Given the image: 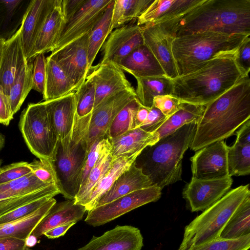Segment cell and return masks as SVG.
<instances>
[{
  "mask_svg": "<svg viewBox=\"0 0 250 250\" xmlns=\"http://www.w3.org/2000/svg\"><path fill=\"white\" fill-rule=\"evenodd\" d=\"M160 24L174 38L204 32L250 35V0H202Z\"/></svg>",
  "mask_w": 250,
  "mask_h": 250,
  "instance_id": "cell-1",
  "label": "cell"
},
{
  "mask_svg": "<svg viewBox=\"0 0 250 250\" xmlns=\"http://www.w3.org/2000/svg\"><path fill=\"white\" fill-rule=\"evenodd\" d=\"M249 119L250 79L248 75L205 105L189 147L196 151L224 140Z\"/></svg>",
  "mask_w": 250,
  "mask_h": 250,
  "instance_id": "cell-2",
  "label": "cell"
},
{
  "mask_svg": "<svg viewBox=\"0 0 250 250\" xmlns=\"http://www.w3.org/2000/svg\"><path fill=\"white\" fill-rule=\"evenodd\" d=\"M235 56L216 57L192 71L171 79V95L181 103L206 105L248 76L238 65Z\"/></svg>",
  "mask_w": 250,
  "mask_h": 250,
  "instance_id": "cell-3",
  "label": "cell"
},
{
  "mask_svg": "<svg viewBox=\"0 0 250 250\" xmlns=\"http://www.w3.org/2000/svg\"><path fill=\"white\" fill-rule=\"evenodd\" d=\"M196 122L186 124L175 132L146 147L134 164L152 184L162 189L182 180V160L193 140Z\"/></svg>",
  "mask_w": 250,
  "mask_h": 250,
  "instance_id": "cell-4",
  "label": "cell"
},
{
  "mask_svg": "<svg viewBox=\"0 0 250 250\" xmlns=\"http://www.w3.org/2000/svg\"><path fill=\"white\" fill-rule=\"evenodd\" d=\"M91 113L83 117L76 114L71 131L62 139H58L50 162L56 186L66 200H75L81 187L88 152V132Z\"/></svg>",
  "mask_w": 250,
  "mask_h": 250,
  "instance_id": "cell-5",
  "label": "cell"
},
{
  "mask_svg": "<svg viewBox=\"0 0 250 250\" xmlns=\"http://www.w3.org/2000/svg\"><path fill=\"white\" fill-rule=\"evenodd\" d=\"M250 35L204 32L174 38L172 52L178 76L192 71L209 60L235 57L240 46Z\"/></svg>",
  "mask_w": 250,
  "mask_h": 250,
  "instance_id": "cell-6",
  "label": "cell"
},
{
  "mask_svg": "<svg viewBox=\"0 0 250 250\" xmlns=\"http://www.w3.org/2000/svg\"><path fill=\"white\" fill-rule=\"evenodd\" d=\"M249 185L229 190L186 226L178 250H188L219 238L230 217L250 195Z\"/></svg>",
  "mask_w": 250,
  "mask_h": 250,
  "instance_id": "cell-7",
  "label": "cell"
},
{
  "mask_svg": "<svg viewBox=\"0 0 250 250\" xmlns=\"http://www.w3.org/2000/svg\"><path fill=\"white\" fill-rule=\"evenodd\" d=\"M19 127L30 151L39 159L51 162L58 138L49 120L44 102L27 105L21 114Z\"/></svg>",
  "mask_w": 250,
  "mask_h": 250,
  "instance_id": "cell-8",
  "label": "cell"
},
{
  "mask_svg": "<svg viewBox=\"0 0 250 250\" xmlns=\"http://www.w3.org/2000/svg\"><path fill=\"white\" fill-rule=\"evenodd\" d=\"M60 193L55 185H47L32 172L0 185V216L19 207L44 198H53Z\"/></svg>",
  "mask_w": 250,
  "mask_h": 250,
  "instance_id": "cell-9",
  "label": "cell"
},
{
  "mask_svg": "<svg viewBox=\"0 0 250 250\" xmlns=\"http://www.w3.org/2000/svg\"><path fill=\"white\" fill-rule=\"evenodd\" d=\"M162 189L156 186L141 189L88 211L85 222L98 227L108 223L138 207L159 200Z\"/></svg>",
  "mask_w": 250,
  "mask_h": 250,
  "instance_id": "cell-10",
  "label": "cell"
},
{
  "mask_svg": "<svg viewBox=\"0 0 250 250\" xmlns=\"http://www.w3.org/2000/svg\"><path fill=\"white\" fill-rule=\"evenodd\" d=\"M89 32L86 33L50 56L65 73L75 91L84 83L89 70L88 67V46Z\"/></svg>",
  "mask_w": 250,
  "mask_h": 250,
  "instance_id": "cell-11",
  "label": "cell"
},
{
  "mask_svg": "<svg viewBox=\"0 0 250 250\" xmlns=\"http://www.w3.org/2000/svg\"><path fill=\"white\" fill-rule=\"evenodd\" d=\"M136 98L135 90H126L103 100L92 110L88 132V149L97 140L106 137L117 114Z\"/></svg>",
  "mask_w": 250,
  "mask_h": 250,
  "instance_id": "cell-12",
  "label": "cell"
},
{
  "mask_svg": "<svg viewBox=\"0 0 250 250\" xmlns=\"http://www.w3.org/2000/svg\"><path fill=\"white\" fill-rule=\"evenodd\" d=\"M112 0H86L65 22L54 51L90 32Z\"/></svg>",
  "mask_w": 250,
  "mask_h": 250,
  "instance_id": "cell-13",
  "label": "cell"
},
{
  "mask_svg": "<svg viewBox=\"0 0 250 250\" xmlns=\"http://www.w3.org/2000/svg\"><path fill=\"white\" fill-rule=\"evenodd\" d=\"M228 148L224 141L221 140L196 151L190 158L192 178L213 179L229 176Z\"/></svg>",
  "mask_w": 250,
  "mask_h": 250,
  "instance_id": "cell-14",
  "label": "cell"
},
{
  "mask_svg": "<svg viewBox=\"0 0 250 250\" xmlns=\"http://www.w3.org/2000/svg\"><path fill=\"white\" fill-rule=\"evenodd\" d=\"M231 177L213 179L192 178L183 189V196L192 212L204 210L230 189Z\"/></svg>",
  "mask_w": 250,
  "mask_h": 250,
  "instance_id": "cell-15",
  "label": "cell"
},
{
  "mask_svg": "<svg viewBox=\"0 0 250 250\" xmlns=\"http://www.w3.org/2000/svg\"><path fill=\"white\" fill-rule=\"evenodd\" d=\"M91 69L86 80L90 81L95 85V100L93 109L106 98L134 88L123 70L113 62L97 64L92 66Z\"/></svg>",
  "mask_w": 250,
  "mask_h": 250,
  "instance_id": "cell-16",
  "label": "cell"
},
{
  "mask_svg": "<svg viewBox=\"0 0 250 250\" xmlns=\"http://www.w3.org/2000/svg\"><path fill=\"white\" fill-rule=\"evenodd\" d=\"M144 43L157 59L166 76L173 79L178 76L172 52L174 39L160 24L141 26Z\"/></svg>",
  "mask_w": 250,
  "mask_h": 250,
  "instance_id": "cell-17",
  "label": "cell"
},
{
  "mask_svg": "<svg viewBox=\"0 0 250 250\" xmlns=\"http://www.w3.org/2000/svg\"><path fill=\"white\" fill-rule=\"evenodd\" d=\"M144 44L141 26L133 22L124 25L109 34L102 47L103 56L98 64L109 62L116 64Z\"/></svg>",
  "mask_w": 250,
  "mask_h": 250,
  "instance_id": "cell-18",
  "label": "cell"
},
{
  "mask_svg": "<svg viewBox=\"0 0 250 250\" xmlns=\"http://www.w3.org/2000/svg\"><path fill=\"white\" fill-rule=\"evenodd\" d=\"M55 0H33L30 1L22 20L21 42L27 62L34 58L35 42Z\"/></svg>",
  "mask_w": 250,
  "mask_h": 250,
  "instance_id": "cell-19",
  "label": "cell"
},
{
  "mask_svg": "<svg viewBox=\"0 0 250 250\" xmlns=\"http://www.w3.org/2000/svg\"><path fill=\"white\" fill-rule=\"evenodd\" d=\"M143 238L140 230L131 226H117L103 235L93 236L77 250H141Z\"/></svg>",
  "mask_w": 250,
  "mask_h": 250,
  "instance_id": "cell-20",
  "label": "cell"
},
{
  "mask_svg": "<svg viewBox=\"0 0 250 250\" xmlns=\"http://www.w3.org/2000/svg\"><path fill=\"white\" fill-rule=\"evenodd\" d=\"M21 33L20 28L5 41L0 61V87L7 96L19 72L27 62L22 49Z\"/></svg>",
  "mask_w": 250,
  "mask_h": 250,
  "instance_id": "cell-21",
  "label": "cell"
},
{
  "mask_svg": "<svg viewBox=\"0 0 250 250\" xmlns=\"http://www.w3.org/2000/svg\"><path fill=\"white\" fill-rule=\"evenodd\" d=\"M44 103L52 127L58 139H62L71 131L76 115L75 92Z\"/></svg>",
  "mask_w": 250,
  "mask_h": 250,
  "instance_id": "cell-22",
  "label": "cell"
},
{
  "mask_svg": "<svg viewBox=\"0 0 250 250\" xmlns=\"http://www.w3.org/2000/svg\"><path fill=\"white\" fill-rule=\"evenodd\" d=\"M86 211L84 206L76 204L74 200L56 202L31 234L37 238L55 227L67 223H76L83 218Z\"/></svg>",
  "mask_w": 250,
  "mask_h": 250,
  "instance_id": "cell-23",
  "label": "cell"
},
{
  "mask_svg": "<svg viewBox=\"0 0 250 250\" xmlns=\"http://www.w3.org/2000/svg\"><path fill=\"white\" fill-rule=\"evenodd\" d=\"M116 64L135 79L166 76L161 65L145 44L136 48Z\"/></svg>",
  "mask_w": 250,
  "mask_h": 250,
  "instance_id": "cell-24",
  "label": "cell"
},
{
  "mask_svg": "<svg viewBox=\"0 0 250 250\" xmlns=\"http://www.w3.org/2000/svg\"><path fill=\"white\" fill-rule=\"evenodd\" d=\"M201 0H154L137 19V24H160L182 15Z\"/></svg>",
  "mask_w": 250,
  "mask_h": 250,
  "instance_id": "cell-25",
  "label": "cell"
},
{
  "mask_svg": "<svg viewBox=\"0 0 250 250\" xmlns=\"http://www.w3.org/2000/svg\"><path fill=\"white\" fill-rule=\"evenodd\" d=\"M64 23L61 0H55L35 42L34 58L38 54L55 50Z\"/></svg>",
  "mask_w": 250,
  "mask_h": 250,
  "instance_id": "cell-26",
  "label": "cell"
},
{
  "mask_svg": "<svg viewBox=\"0 0 250 250\" xmlns=\"http://www.w3.org/2000/svg\"><path fill=\"white\" fill-rule=\"evenodd\" d=\"M158 140L155 132L149 133L140 127L128 130L109 140L112 161L121 156L141 152L146 147L154 144Z\"/></svg>",
  "mask_w": 250,
  "mask_h": 250,
  "instance_id": "cell-27",
  "label": "cell"
},
{
  "mask_svg": "<svg viewBox=\"0 0 250 250\" xmlns=\"http://www.w3.org/2000/svg\"><path fill=\"white\" fill-rule=\"evenodd\" d=\"M152 186V184L149 178L135 166L134 162L129 169L121 174L109 189L101 197L96 207L104 205L121 196Z\"/></svg>",
  "mask_w": 250,
  "mask_h": 250,
  "instance_id": "cell-28",
  "label": "cell"
},
{
  "mask_svg": "<svg viewBox=\"0 0 250 250\" xmlns=\"http://www.w3.org/2000/svg\"><path fill=\"white\" fill-rule=\"evenodd\" d=\"M141 152L130 156H123L112 162L110 169L92 190L84 206L87 211L94 208L101 197L112 187L115 181L126 171L135 162Z\"/></svg>",
  "mask_w": 250,
  "mask_h": 250,
  "instance_id": "cell-29",
  "label": "cell"
},
{
  "mask_svg": "<svg viewBox=\"0 0 250 250\" xmlns=\"http://www.w3.org/2000/svg\"><path fill=\"white\" fill-rule=\"evenodd\" d=\"M56 202L55 199L50 198L30 215L15 221L0 225V238H16L25 240Z\"/></svg>",
  "mask_w": 250,
  "mask_h": 250,
  "instance_id": "cell-30",
  "label": "cell"
},
{
  "mask_svg": "<svg viewBox=\"0 0 250 250\" xmlns=\"http://www.w3.org/2000/svg\"><path fill=\"white\" fill-rule=\"evenodd\" d=\"M75 92V89L61 68L49 56L46 58L45 101L56 99Z\"/></svg>",
  "mask_w": 250,
  "mask_h": 250,
  "instance_id": "cell-31",
  "label": "cell"
},
{
  "mask_svg": "<svg viewBox=\"0 0 250 250\" xmlns=\"http://www.w3.org/2000/svg\"><path fill=\"white\" fill-rule=\"evenodd\" d=\"M136 79V98L140 104L146 107L151 108L153 99L157 96L171 95V79L166 76Z\"/></svg>",
  "mask_w": 250,
  "mask_h": 250,
  "instance_id": "cell-32",
  "label": "cell"
},
{
  "mask_svg": "<svg viewBox=\"0 0 250 250\" xmlns=\"http://www.w3.org/2000/svg\"><path fill=\"white\" fill-rule=\"evenodd\" d=\"M205 105L181 103L179 109L169 116L154 132L158 139L164 137L183 126L192 122H198L201 119Z\"/></svg>",
  "mask_w": 250,
  "mask_h": 250,
  "instance_id": "cell-33",
  "label": "cell"
},
{
  "mask_svg": "<svg viewBox=\"0 0 250 250\" xmlns=\"http://www.w3.org/2000/svg\"><path fill=\"white\" fill-rule=\"evenodd\" d=\"M110 150L109 143L101 152L86 179L81 186L74 200L76 204L85 205L93 188L111 167L113 161Z\"/></svg>",
  "mask_w": 250,
  "mask_h": 250,
  "instance_id": "cell-34",
  "label": "cell"
},
{
  "mask_svg": "<svg viewBox=\"0 0 250 250\" xmlns=\"http://www.w3.org/2000/svg\"><path fill=\"white\" fill-rule=\"evenodd\" d=\"M154 0H115L110 34L126 22L137 19Z\"/></svg>",
  "mask_w": 250,
  "mask_h": 250,
  "instance_id": "cell-35",
  "label": "cell"
},
{
  "mask_svg": "<svg viewBox=\"0 0 250 250\" xmlns=\"http://www.w3.org/2000/svg\"><path fill=\"white\" fill-rule=\"evenodd\" d=\"M250 234V195L231 215L219 238L233 239Z\"/></svg>",
  "mask_w": 250,
  "mask_h": 250,
  "instance_id": "cell-36",
  "label": "cell"
},
{
  "mask_svg": "<svg viewBox=\"0 0 250 250\" xmlns=\"http://www.w3.org/2000/svg\"><path fill=\"white\" fill-rule=\"evenodd\" d=\"M114 1L115 0H113L110 3L101 19L89 33L88 46V67L89 71L98 53L110 34Z\"/></svg>",
  "mask_w": 250,
  "mask_h": 250,
  "instance_id": "cell-37",
  "label": "cell"
},
{
  "mask_svg": "<svg viewBox=\"0 0 250 250\" xmlns=\"http://www.w3.org/2000/svg\"><path fill=\"white\" fill-rule=\"evenodd\" d=\"M32 62H26L12 85L7 96L13 115L18 111L32 89Z\"/></svg>",
  "mask_w": 250,
  "mask_h": 250,
  "instance_id": "cell-38",
  "label": "cell"
},
{
  "mask_svg": "<svg viewBox=\"0 0 250 250\" xmlns=\"http://www.w3.org/2000/svg\"><path fill=\"white\" fill-rule=\"evenodd\" d=\"M229 176H244L250 173V144L234 143L228 152Z\"/></svg>",
  "mask_w": 250,
  "mask_h": 250,
  "instance_id": "cell-39",
  "label": "cell"
},
{
  "mask_svg": "<svg viewBox=\"0 0 250 250\" xmlns=\"http://www.w3.org/2000/svg\"><path fill=\"white\" fill-rule=\"evenodd\" d=\"M140 105V103L135 98L120 111L108 130L106 137L109 140L128 130L134 129V120L137 111Z\"/></svg>",
  "mask_w": 250,
  "mask_h": 250,
  "instance_id": "cell-40",
  "label": "cell"
},
{
  "mask_svg": "<svg viewBox=\"0 0 250 250\" xmlns=\"http://www.w3.org/2000/svg\"><path fill=\"white\" fill-rule=\"evenodd\" d=\"M76 100V114L83 117L91 113L95 100L94 84L88 80L75 92Z\"/></svg>",
  "mask_w": 250,
  "mask_h": 250,
  "instance_id": "cell-41",
  "label": "cell"
},
{
  "mask_svg": "<svg viewBox=\"0 0 250 250\" xmlns=\"http://www.w3.org/2000/svg\"><path fill=\"white\" fill-rule=\"evenodd\" d=\"M250 247V234L237 239L218 238L188 250H248Z\"/></svg>",
  "mask_w": 250,
  "mask_h": 250,
  "instance_id": "cell-42",
  "label": "cell"
},
{
  "mask_svg": "<svg viewBox=\"0 0 250 250\" xmlns=\"http://www.w3.org/2000/svg\"><path fill=\"white\" fill-rule=\"evenodd\" d=\"M51 197H44L19 207L0 216V225L16 221L33 213L44 204Z\"/></svg>",
  "mask_w": 250,
  "mask_h": 250,
  "instance_id": "cell-43",
  "label": "cell"
},
{
  "mask_svg": "<svg viewBox=\"0 0 250 250\" xmlns=\"http://www.w3.org/2000/svg\"><path fill=\"white\" fill-rule=\"evenodd\" d=\"M32 89L42 95L46 79V58L44 54L36 55L32 62Z\"/></svg>",
  "mask_w": 250,
  "mask_h": 250,
  "instance_id": "cell-44",
  "label": "cell"
},
{
  "mask_svg": "<svg viewBox=\"0 0 250 250\" xmlns=\"http://www.w3.org/2000/svg\"><path fill=\"white\" fill-rule=\"evenodd\" d=\"M29 167L33 174L41 181L47 185L56 186L55 172L50 161L40 159L34 160L29 163Z\"/></svg>",
  "mask_w": 250,
  "mask_h": 250,
  "instance_id": "cell-45",
  "label": "cell"
},
{
  "mask_svg": "<svg viewBox=\"0 0 250 250\" xmlns=\"http://www.w3.org/2000/svg\"><path fill=\"white\" fill-rule=\"evenodd\" d=\"M32 172L29 163L16 162L0 167V185L21 178Z\"/></svg>",
  "mask_w": 250,
  "mask_h": 250,
  "instance_id": "cell-46",
  "label": "cell"
},
{
  "mask_svg": "<svg viewBox=\"0 0 250 250\" xmlns=\"http://www.w3.org/2000/svg\"><path fill=\"white\" fill-rule=\"evenodd\" d=\"M110 143L106 137L96 141L89 147L82 172L81 186L86 179L104 147Z\"/></svg>",
  "mask_w": 250,
  "mask_h": 250,
  "instance_id": "cell-47",
  "label": "cell"
},
{
  "mask_svg": "<svg viewBox=\"0 0 250 250\" xmlns=\"http://www.w3.org/2000/svg\"><path fill=\"white\" fill-rule=\"evenodd\" d=\"M181 103L179 99L171 95L157 96L153 100V106L167 117L179 109Z\"/></svg>",
  "mask_w": 250,
  "mask_h": 250,
  "instance_id": "cell-48",
  "label": "cell"
},
{
  "mask_svg": "<svg viewBox=\"0 0 250 250\" xmlns=\"http://www.w3.org/2000/svg\"><path fill=\"white\" fill-rule=\"evenodd\" d=\"M168 118L165 116L159 109L152 106L149 109L146 120L139 127L146 132L153 133L164 124Z\"/></svg>",
  "mask_w": 250,
  "mask_h": 250,
  "instance_id": "cell-49",
  "label": "cell"
},
{
  "mask_svg": "<svg viewBox=\"0 0 250 250\" xmlns=\"http://www.w3.org/2000/svg\"><path fill=\"white\" fill-rule=\"evenodd\" d=\"M235 60L240 68L249 75L250 70V38L248 37L240 46Z\"/></svg>",
  "mask_w": 250,
  "mask_h": 250,
  "instance_id": "cell-50",
  "label": "cell"
},
{
  "mask_svg": "<svg viewBox=\"0 0 250 250\" xmlns=\"http://www.w3.org/2000/svg\"><path fill=\"white\" fill-rule=\"evenodd\" d=\"M13 116L7 96L0 87V124L8 125L13 119Z\"/></svg>",
  "mask_w": 250,
  "mask_h": 250,
  "instance_id": "cell-51",
  "label": "cell"
},
{
  "mask_svg": "<svg viewBox=\"0 0 250 250\" xmlns=\"http://www.w3.org/2000/svg\"><path fill=\"white\" fill-rule=\"evenodd\" d=\"M86 0H61L62 15L65 22L77 12Z\"/></svg>",
  "mask_w": 250,
  "mask_h": 250,
  "instance_id": "cell-52",
  "label": "cell"
},
{
  "mask_svg": "<svg viewBox=\"0 0 250 250\" xmlns=\"http://www.w3.org/2000/svg\"><path fill=\"white\" fill-rule=\"evenodd\" d=\"M0 250H31L25 240L16 238H0Z\"/></svg>",
  "mask_w": 250,
  "mask_h": 250,
  "instance_id": "cell-53",
  "label": "cell"
},
{
  "mask_svg": "<svg viewBox=\"0 0 250 250\" xmlns=\"http://www.w3.org/2000/svg\"><path fill=\"white\" fill-rule=\"evenodd\" d=\"M234 143L239 145L250 144V119L244 123L236 132Z\"/></svg>",
  "mask_w": 250,
  "mask_h": 250,
  "instance_id": "cell-54",
  "label": "cell"
},
{
  "mask_svg": "<svg viewBox=\"0 0 250 250\" xmlns=\"http://www.w3.org/2000/svg\"><path fill=\"white\" fill-rule=\"evenodd\" d=\"M75 224L70 223L59 226L45 231L43 235L49 239L57 238L64 235L66 232Z\"/></svg>",
  "mask_w": 250,
  "mask_h": 250,
  "instance_id": "cell-55",
  "label": "cell"
},
{
  "mask_svg": "<svg viewBox=\"0 0 250 250\" xmlns=\"http://www.w3.org/2000/svg\"><path fill=\"white\" fill-rule=\"evenodd\" d=\"M150 108L146 107L141 104L139 107L134 120V128H138L146 120Z\"/></svg>",
  "mask_w": 250,
  "mask_h": 250,
  "instance_id": "cell-56",
  "label": "cell"
},
{
  "mask_svg": "<svg viewBox=\"0 0 250 250\" xmlns=\"http://www.w3.org/2000/svg\"><path fill=\"white\" fill-rule=\"evenodd\" d=\"M36 242L37 238L31 234L25 239V244L28 247L34 246Z\"/></svg>",
  "mask_w": 250,
  "mask_h": 250,
  "instance_id": "cell-57",
  "label": "cell"
},
{
  "mask_svg": "<svg viewBox=\"0 0 250 250\" xmlns=\"http://www.w3.org/2000/svg\"><path fill=\"white\" fill-rule=\"evenodd\" d=\"M5 144V137L4 135L0 132V151L3 148Z\"/></svg>",
  "mask_w": 250,
  "mask_h": 250,
  "instance_id": "cell-58",
  "label": "cell"
},
{
  "mask_svg": "<svg viewBox=\"0 0 250 250\" xmlns=\"http://www.w3.org/2000/svg\"><path fill=\"white\" fill-rule=\"evenodd\" d=\"M6 40L0 36V61L2 53L3 45Z\"/></svg>",
  "mask_w": 250,
  "mask_h": 250,
  "instance_id": "cell-59",
  "label": "cell"
},
{
  "mask_svg": "<svg viewBox=\"0 0 250 250\" xmlns=\"http://www.w3.org/2000/svg\"><path fill=\"white\" fill-rule=\"evenodd\" d=\"M1 164H2V161L1 159H0V167H1Z\"/></svg>",
  "mask_w": 250,
  "mask_h": 250,
  "instance_id": "cell-60",
  "label": "cell"
}]
</instances>
